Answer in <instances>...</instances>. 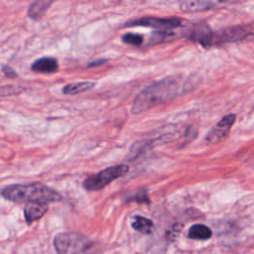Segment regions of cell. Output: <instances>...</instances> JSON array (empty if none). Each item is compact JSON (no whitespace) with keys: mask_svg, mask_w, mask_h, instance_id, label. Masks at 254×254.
<instances>
[{"mask_svg":"<svg viewBox=\"0 0 254 254\" xmlns=\"http://www.w3.org/2000/svg\"><path fill=\"white\" fill-rule=\"evenodd\" d=\"M190 87L188 79L182 75H172L158 80L137 94L131 112L139 114L159 104L167 103L186 93Z\"/></svg>","mask_w":254,"mask_h":254,"instance_id":"cell-1","label":"cell"},{"mask_svg":"<svg viewBox=\"0 0 254 254\" xmlns=\"http://www.w3.org/2000/svg\"><path fill=\"white\" fill-rule=\"evenodd\" d=\"M1 195L14 202L50 203L62 199V195L55 190L41 183L15 184L2 189Z\"/></svg>","mask_w":254,"mask_h":254,"instance_id":"cell-2","label":"cell"},{"mask_svg":"<svg viewBox=\"0 0 254 254\" xmlns=\"http://www.w3.org/2000/svg\"><path fill=\"white\" fill-rule=\"evenodd\" d=\"M254 36V33L245 26H234L222 29L217 32L198 29L192 32L190 38L202 46L221 45L225 43L238 42Z\"/></svg>","mask_w":254,"mask_h":254,"instance_id":"cell-3","label":"cell"},{"mask_svg":"<svg viewBox=\"0 0 254 254\" xmlns=\"http://www.w3.org/2000/svg\"><path fill=\"white\" fill-rule=\"evenodd\" d=\"M54 247L58 254H86L92 247V241L76 232H61L54 238Z\"/></svg>","mask_w":254,"mask_h":254,"instance_id":"cell-4","label":"cell"},{"mask_svg":"<svg viewBox=\"0 0 254 254\" xmlns=\"http://www.w3.org/2000/svg\"><path fill=\"white\" fill-rule=\"evenodd\" d=\"M129 171V167L127 165H116L108 167L97 174L88 176L83 181V188L89 191H95L102 190L107 185H109L114 180L124 176Z\"/></svg>","mask_w":254,"mask_h":254,"instance_id":"cell-5","label":"cell"},{"mask_svg":"<svg viewBox=\"0 0 254 254\" xmlns=\"http://www.w3.org/2000/svg\"><path fill=\"white\" fill-rule=\"evenodd\" d=\"M182 25L181 19L178 18H160V17H142L127 22L124 27H149L161 31H171Z\"/></svg>","mask_w":254,"mask_h":254,"instance_id":"cell-6","label":"cell"},{"mask_svg":"<svg viewBox=\"0 0 254 254\" xmlns=\"http://www.w3.org/2000/svg\"><path fill=\"white\" fill-rule=\"evenodd\" d=\"M235 118L236 117L234 114H228L221 118L206 135V142L208 144H216L222 141L230 132L231 127L234 124Z\"/></svg>","mask_w":254,"mask_h":254,"instance_id":"cell-7","label":"cell"},{"mask_svg":"<svg viewBox=\"0 0 254 254\" xmlns=\"http://www.w3.org/2000/svg\"><path fill=\"white\" fill-rule=\"evenodd\" d=\"M225 2H214V1H184L180 3L182 11L187 13L202 12L211 9H215L218 6L223 5Z\"/></svg>","mask_w":254,"mask_h":254,"instance_id":"cell-8","label":"cell"},{"mask_svg":"<svg viewBox=\"0 0 254 254\" xmlns=\"http://www.w3.org/2000/svg\"><path fill=\"white\" fill-rule=\"evenodd\" d=\"M49 206L46 203H38V202H31L28 203L24 208V216L26 222L31 224L40 218H42L48 211Z\"/></svg>","mask_w":254,"mask_h":254,"instance_id":"cell-9","label":"cell"},{"mask_svg":"<svg viewBox=\"0 0 254 254\" xmlns=\"http://www.w3.org/2000/svg\"><path fill=\"white\" fill-rule=\"evenodd\" d=\"M31 69L40 73H54L59 69V64L55 58L43 57L32 64Z\"/></svg>","mask_w":254,"mask_h":254,"instance_id":"cell-10","label":"cell"},{"mask_svg":"<svg viewBox=\"0 0 254 254\" xmlns=\"http://www.w3.org/2000/svg\"><path fill=\"white\" fill-rule=\"evenodd\" d=\"M52 4L53 1L51 0H38L33 2L28 9V16L33 20H40Z\"/></svg>","mask_w":254,"mask_h":254,"instance_id":"cell-11","label":"cell"},{"mask_svg":"<svg viewBox=\"0 0 254 254\" xmlns=\"http://www.w3.org/2000/svg\"><path fill=\"white\" fill-rule=\"evenodd\" d=\"M95 85V82L93 81H79V82H71L68 84H65L63 87V93L65 95H75L82 92H85Z\"/></svg>","mask_w":254,"mask_h":254,"instance_id":"cell-12","label":"cell"},{"mask_svg":"<svg viewBox=\"0 0 254 254\" xmlns=\"http://www.w3.org/2000/svg\"><path fill=\"white\" fill-rule=\"evenodd\" d=\"M212 235V232L209 227L204 224H193L189 229L188 236L190 239L195 240H206L209 239Z\"/></svg>","mask_w":254,"mask_h":254,"instance_id":"cell-13","label":"cell"},{"mask_svg":"<svg viewBox=\"0 0 254 254\" xmlns=\"http://www.w3.org/2000/svg\"><path fill=\"white\" fill-rule=\"evenodd\" d=\"M132 227L143 234H151L154 231L155 226L151 219L141 215H136L134 216Z\"/></svg>","mask_w":254,"mask_h":254,"instance_id":"cell-14","label":"cell"},{"mask_svg":"<svg viewBox=\"0 0 254 254\" xmlns=\"http://www.w3.org/2000/svg\"><path fill=\"white\" fill-rule=\"evenodd\" d=\"M122 41L125 44H128V45H131V46H140V45H142V43L144 41V38L140 34L126 33L122 36Z\"/></svg>","mask_w":254,"mask_h":254,"instance_id":"cell-15","label":"cell"},{"mask_svg":"<svg viewBox=\"0 0 254 254\" xmlns=\"http://www.w3.org/2000/svg\"><path fill=\"white\" fill-rule=\"evenodd\" d=\"M22 91H24L21 86H13V85H5V86H0V96H7V95H12V94H19Z\"/></svg>","mask_w":254,"mask_h":254,"instance_id":"cell-16","label":"cell"},{"mask_svg":"<svg viewBox=\"0 0 254 254\" xmlns=\"http://www.w3.org/2000/svg\"><path fill=\"white\" fill-rule=\"evenodd\" d=\"M129 200H136L138 202H149V198L145 190H140L134 196H130Z\"/></svg>","mask_w":254,"mask_h":254,"instance_id":"cell-17","label":"cell"},{"mask_svg":"<svg viewBox=\"0 0 254 254\" xmlns=\"http://www.w3.org/2000/svg\"><path fill=\"white\" fill-rule=\"evenodd\" d=\"M2 71H3V73H4L7 77H10V78H15V77L18 76L17 72H16L11 66H9V65H7V64H4V65L2 66Z\"/></svg>","mask_w":254,"mask_h":254,"instance_id":"cell-18","label":"cell"},{"mask_svg":"<svg viewBox=\"0 0 254 254\" xmlns=\"http://www.w3.org/2000/svg\"><path fill=\"white\" fill-rule=\"evenodd\" d=\"M108 60L106 59H100V60H97V61H94V62H91V63H88V64L86 65L87 67H93V66H97V65H101L103 64H105Z\"/></svg>","mask_w":254,"mask_h":254,"instance_id":"cell-19","label":"cell"}]
</instances>
